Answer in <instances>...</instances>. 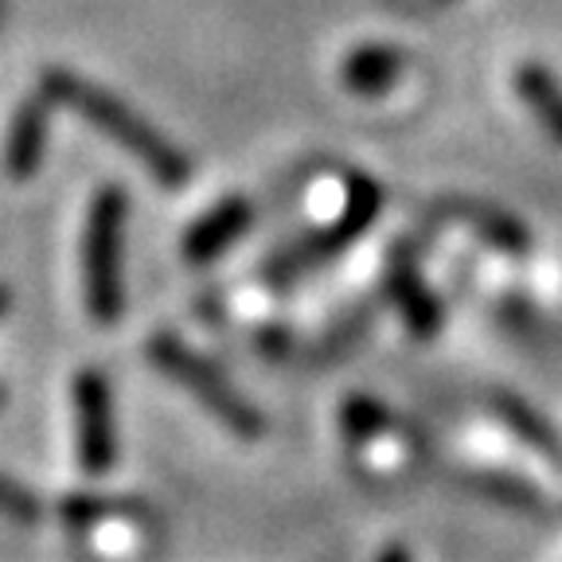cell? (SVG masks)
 Instances as JSON below:
<instances>
[{
	"label": "cell",
	"mask_w": 562,
	"mask_h": 562,
	"mask_svg": "<svg viewBox=\"0 0 562 562\" xmlns=\"http://www.w3.org/2000/svg\"><path fill=\"white\" fill-rule=\"evenodd\" d=\"M496 414H501L504 422H508L512 430L519 434V441H527V446L536 449V453H543L547 461H562V438L551 430V422L539 418L531 406L524 403V398L516 395H496Z\"/></svg>",
	"instance_id": "obj_12"
},
{
	"label": "cell",
	"mask_w": 562,
	"mask_h": 562,
	"mask_svg": "<svg viewBox=\"0 0 562 562\" xmlns=\"http://www.w3.org/2000/svg\"><path fill=\"white\" fill-rule=\"evenodd\" d=\"M469 488L484 492L488 501L496 504H508V508H519V512H543V496H539L531 484L516 481L508 473H481V476H469Z\"/></svg>",
	"instance_id": "obj_13"
},
{
	"label": "cell",
	"mask_w": 562,
	"mask_h": 562,
	"mask_svg": "<svg viewBox=\"0 0 562 562\" xmlns=\"http://www.w3.org/2000/svg\"><path fill=\"white\" fill-rule=\"evenodd\" d=\"M379 562H411V554H406L403 547H386V551L379 554Z\"/></svg>",
	"instance_id": "obj_16"
},
{
	"label": "cell",
	"mask_w": 562,
	"mask_h": 562,
	"mask_svg": "<svg viewBox=\"0 0 562 562\" xmlns=\"http://www.w3.org/2000/svg\"><path fill=\"white\" fill-rule=\"evenodd\" d=\"M441 211H446V220L465 223L469 231H476L484 243L501 246L504 255H524L527 246H531V235L524 231V223L512 220L508 211L492 207V203H481V200H446V203H441Z\"/></svg>",
	"instance_id": "obj_9"
},
{
	"label": "cell",
	"mask_w": 562,
	"mask_h": 562,
	"mask_svg": "<svg viewBox=\"0 0 562 562\" xmlns=\"http://www.w3.org/2000/svg\"><path fill=\"white\" fill-rule=\"evenodd\" d=\"M379 207H383V188H379L371 176L348 172V200H344L340 220H336L333 227L313 231V235L297 238L293 246L278 250V255L262 266V278L270 281V285H281V281H293L297 273H305V270H313V266L336 258L344 246L356 243V238L375 223Z\"/></svg>",
	"instance_id": "obj_3"
},
{
	"label": "cell",
	"mask_w": 562,
	"mask_h": 562,
	"mask_svg": "<svg viewBox=\"0 0 562 562\" xmlns=\"http://www.w3.org/2000/svg\"><path fill=\"white\" fill-rule=\"evenodd\" d=\"M398 70H403V55L386 44H363L344 59L340 82L360 98H379L395 87Z\"/></svg>",
	"instance_id": "obj_10"
},
{
	"label": "cell",
	"mask_w": 562,
	"mask_h": 562,
	"mask_svg": "<svg viewBox=\"0 0 562 562\" xmlns=\"http://www.w3.org/2000/svg\"><path fill=\"white\" fill-rule=\"evenodd\" d=\"M340 426L351 441H371L391 426V414H386V406L375 403V398L351 395V398H344V406H340Z\"/></svg>",
	"instance_id": "obj_14"
},
{
	"label": "cell",
	"mask_w": 562,
	"mask_h": 562,
	"mask_svg": "<svg viewBox=\"0 0 562 562\" xmlns=\"http://www.w3.org/2000/svg\"><path fill=\"white\" fill-rule=\"evenodd\" d=\"M149 360L157 363L165 375H172L184 391H192V395L200 398V403L207 406L231 434H238V438H246V441L262 438V430H266L262 414L246 403V398L238 395L235 386L211 368L203 356H195L188 344H180L176 336H153Z\"/></svg>",
	"instance_id": "obj_4"
},
{
	"label": "cell",
	"mask_w": 562,
	"mask_h": 562,
	"mask_svg": "<svg viewBox=\"0 0 562 562\" xmlns=\"http://www.w3.org/2000/svg\"><path fill=\"white\" fill-rule=\"evenodd\" d=\"M4 308H9V293L0 290V313H4Z\"/></svg>",
	"instance_id": "obj_17"
},
{
	"label": "cell",
	"mask_w": 562,
	"mask_h": 562,
	"mask_svg": "<svg viewBox=\"0 0 562 562\" xmlns=\"http://www.w3.org/2000/svg\"><path fill=\"white\" fill-rule=\"evenodd\" d=\"M0 403H4V391H0Z\"/></svg>",
	"instance_id": "obj_18"
},
{
	"label": "cell",
	"mask_w": 562,
	"mask_h": 562,
	"mask_svg": "<svg viewBox=\"0 0 562 562\" xmlns=\"http://www.w3.org/2000/svg\"><path fill=\"white\" fill-rule=\"evenodd\" d=\"M44 145H47V98L32 94L12 114L9 140H4V172L12 180H32L40 172V160H44Z\"/></svg>",
	"instance_id": "obj_8"
},
{
	"label": "cell",
	"mask_w": 562,
	"mask_h": 562,
	"mask_svg": "<svg viewBox=\"0 0 562 562\" xmlns=\"http://www.w3.org/2000/svg\"><path fill=\"white\" fill-rule=\"evenodd\" d=\"M0 516L12 519V524H35L40 519V501H35L24 484L0 476Z\"/></svg>",
	"instance_id": "obj_15"
},
{
	"label": "cell",
	"mask_w": 562,
	"mask_h": 562,
	"mask_svg": "<svg viewBox=\"0 0 562 562\" xmlns=\"http://www.w3.org/2000/svg\"><path fill=\"white\" fill-rule=\"evenodd\" d=\"M125 215H130V195L117 184H105L90 200L87 231H82V293H87L90 321L102 328L117 325V316L125 308V290H122Z\"/></svg>",
	"instance_id": "obj_2"
},
{
	"label": "cell",
	"mask_w": 562,
	"mask_h": 562,
	"mask_svg": "<svg viewBox=\"0 0 562 562\" xmlns=\"http://www.w3.org/2000/svg\"><path fill=\"white\" fill-rule=\"evenodd\" d=\"M75 430H79V461L82 473H110L117 453L114 441V395L102 371L87 368L75 375Z\"/></svg>",
	"instance_id": "obj_5"
},
{
	"label": "cell",
	"mask_w": 562,
	"mask_h": 562,
	"mask_svg": "<svg viewBox=\"0 0 562 562\" xmlns=\"http://www.w3.org/2000/svg\"><path fill=\"white\" fill-rule=\"evenodd\" d=\"M516 94L539 117V125L562 145V87L554 82L551 70L539 67V63H524L516 70Z\"/></svg>",
	"instance_id": "obj_11"
},
{
	"label": "cell",
	"mask_w": 562,
	"mask_h": 562,
	"mask_svg": "<svg viewBox=\"0 0 562 562\" xmlns=\"http://www.w3.org/2000/svg\"><path fill=\"white\" fill-rule=\"evenodd\" d=\"M40 94L47 102H59L67 110H75L82 122H90L98 133H105L125 153H133L165 188H180L192 176V160L176 149L168 137H160L157 125H149L140 114H133L130 105L110 94V90L79 79L75 70H63V67L44 70V90Z\"/></svg>",
	"instance_id": "obj_1"
},
{
	"label": "cell",
	"mask_w": 562,
	"mask_h": 562,
	"mask_svg": "<svg viewBox=\"0 0 562 562\" xmlns=\"http://www.w3.org/2000/svg\"><path fill=\"white\" fill-rule=\"evenodd\" d=\"M250 220H255V207H250L243 195H231V200H223L211 211H203L200 220H195V227L184 235V243H180L184 262H192V266L215 262V258H220L223 250H227V246L235 243L246 227H250Z\"/></svg>",
	"instance_id": "obj_6"
},
{
	"label": "cell",
	"mask_w": 562,
	"mask_h": 562,
	"mask_svg": "<svg viewBox=\"0 0 562 562\" xmlns=\"http://www.w3.org/2000/svg\"><path fill=\"white\" fill-rule=\"evenodd\" d=\"M386 285H391V297H395L406 328H411L418 340H430L441 328V305H438V297L426 290V281H422L418 266H414V255H406L403 246H398L395 258H391Z\"/></svg>",
	"instance_id": "obj_7"
}]
</instances>
